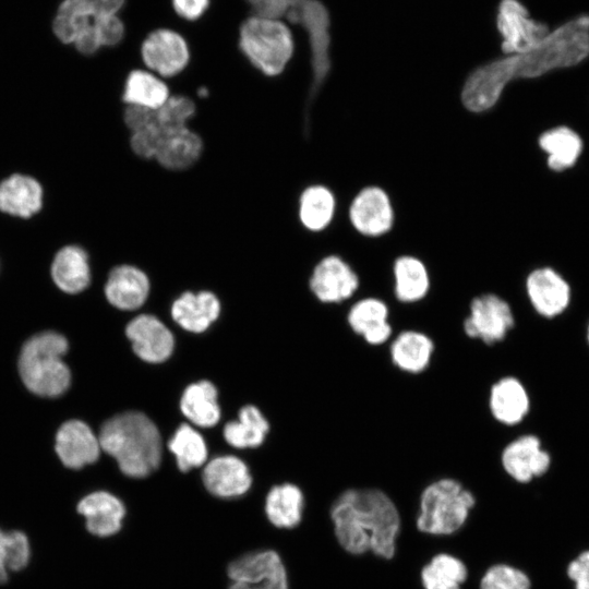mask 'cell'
Segmentation results:
<instances>
[{
  "mask_svg": "<svg viewBox=\"0 0 589 589\" xmlns=\"http://www.w3.org/2000/svg\"><path fill=\"white\" fill-rule=\"evenodd\" d=\"M589 58V15H579L553 28L533 49L500 55L474 68L460 91L464 107L473 113L493 109L506 87L575 67Z\"/></svg>",
  "mask_w": 589,
  "mask_h": 589,
  "instance_id": "obj_1",
  "label": "cell"
},
{
  "mask_svg": "<svg viewBox=\"0 0 589 589\" xmlns=\"http://www.w3.org/2000/svg\"><path fill=\"white\" fill-rule=\"evenodd\" d=\"M330 516L340 545L351 554H395L400 517L394 502L378 489H348L333 503Z\"/></svg>",
  "mask_w": 589,
  "mask_h": 589,
  "instance_id": "obj_2",
  "label": "cell"
},
{
  "mask_svg": "<svg viewBox=\"0 0 589 589\" xmlns=\"http://www.w3.org/2000/svg\"><path fill=\"white\" fill-rule=\"evenodd\" d=\"M98 441L101 449L112 456L129 477L144 478L160 464V434L153 421L141 412L112 417L103 424Z\"/></svg>",
  "mask_w": 589,
  "mask_h": 589,
  "instance_id": "obj_3",
  "label": "cell"
},
{
  "mask_svg": "<svg viewBox=\"0 0 589 589\" xmlns=\"http://www.w3.org/2000/svg\"><path fill=\"white\" fill-rule=\"evenodd\" d=\"M67 351L65 337L56 332H43L27 339L19 358L24 385L39 396L62 395L71 382L70 370L62 360Z\"/></svg>",
  "mask_w": 589,
  "mask_h": 589,
  "instance_id": "obj_4",
  "label": "cell"
},
{
  "mask_svg": "<svg viewBox=\"0 0 589 589\" xmlns=\"http://www.w3.org/2000/svg\"><path fill=\"white\" fill-rule=\"evenodd\" d=\"M239 47L250 63L266 76L281 74L293 55L291 32L280 20L253 15L240 27Z\"/></svg>",
  "mask_w": 589,
  "mask_h": 589,
  "instance_id": "obj_5",
  "label": "cell"
},
{
  "mask_svg": "<svg viewBox=\"0 0 589 589\" xmlns=\"http://www.w3.org/2000/svg\"><path fill=\"white\" fill-rule=\"evenodd\" d=\"M474 504L473 494L459 481L438 479L421 493L417 527L430 534H450L464 525Z\"/></svg>",
  "mask_w": 589,
  "mask_h": 589,
  "instance_id": "obj_6",
  "label": "cell"
},
{
  "mask_svg": "<svg viewBox=\"0 0 589 589\" xmlns=\"http://www.w3.org/2000/svg\"><path fill=\"white\" fill-rule=\"evenodd\" d=\"M500 55H518L536 48L550 26L534 19L521 0H498L495 12Z\"/></svg>",
  "mask_w": 589,
  "mask_h": 589,
  "instance_id": "obj_7",
  "label": "cell"
},
{
  "mask_svg": "<svg viewBox=\"0 0 589 589\" xmlns=\"http://www.w3.org/2000/svg\"><path fill=\"white\" fill-rule=\"evenodd\" d=\"M514 326L515 316L510 304L493 292H484L472 298L462 322L465 335L485 345L504 340Z\"/></svg>",
  "mask_w": 589,
  "mask_h": 589,
  "instance_id": "obj_8",
  "label": "cell"
},
{
  "mask_svg": "<svg viewBox=\"0 0 589 589\" xmlns=\"http://www.w3.org/2000/svg\"><path fill=\"white\" fill-rule=\"evenodd\" d=\"M123 3L124 0H63L53 19V33L64 44H73L83 34L95 35L99 41V22L117 14Z\"/></svg>",
  "mask_w": 589,
  "mask_h": 589,
  "instance_id": "obj_9",
  "label": "cell"
},
{
  "mask_svg": "<svg viewBox=\"0 0 589 589\" xmlns=\"http://www.w3.org/2000/svg\"><path fill=\"white\" fill-rule=\"evenodd\" d=\"M527 299L541 316L553 318L568 309L574 290L567 278L552 266L530 269L524 278Z\"/></svg>",
  "mask_w": 589,
  "mask_h": 589,
  "instance_id": "obj_10",
  "label": "cell"
},
{
  "mask_svg": "<svg viewBox=\"0 0 589 589\" xmlns=\"http://www.w3.org/2000/svg\"><path fill=\"white\" fill-rule=\"evenodd\" d=\"M348 217L353 229L363 237L378 238L395 224V211L387 191L380 185L362 188L351 200Z\"/></svg>",
  "mask_w": 589,
  "mask_h": 589,
  "instance_id": "obj_11",
  "label": "cell"
},
{
  "mask_svg": "<svg viewBox=\"0 0 589 589\" xmlns=\"http://www.w3.org/2000/svg\"><path fill=\"white\" fill-rule=\"evenodd\" d=\"M229 589H287V576L274 551L248 553L228 566Z\"/></svg>",
  "mask_w": 589,
  "mask_h": 589,
  "instance_id": "obj_12",
  "label": "cell"
},
{
  "mask_svg": "<svg viewBox=\"0 0 589 589\" xmlns=\"http://www.w3.org/2000/svg\"><path fill=\"white\" fill-rule=\"evenodd\" d=\"M309 286L321 302L340 303L357 292L360 279L347 261L339 255L330 254L316 263Z\"/></svg>",
  "mask_w": 589,
  "mask_h": 589,
  "instance_id": "obj_13",
  "label": "cell"
},
{
  "mask_svg": "<svg viewBox=\"0 0 589 589\" xmlns=\"http://www.w3.org/2000/svg\"><path fill=\"white\" fill-rule=\"evenodd\" d=\"M141 56L151 72L160 77L178 75L190 60L187 41L180 34L170 29L152 32L142 44Z\"/></svg>",
  "mask_w": 589,
  "mask_h": 589,
  "instance_id": "obj_14",
  "label": "cell"
},
{
  "mask_svg": "<svg viewBox=\"0 0 589 589\" xmlns=\"http://www.w3.org/2000/svg\"><path fill=\"white\" fill-rule=\"evenodd\" d=\"M501 464L509 477L527 483L549 470L551 456L538 436L525 434L506 444L501 453Z\"/></svg>",
  "mask_w": 589,
  "mask_h": 589,
  "instance_id": "obj_15",
  "label": "cell"
},
{
  "mask_svg": "<svg viewBox=\"0 0 589 589\" xmlns=\"http://www.w3.org/2000/svg\"><path fill=\"white\" fill-rule=\"evenodd\" d=\"M125 333L134 352L144 361L163 362L173 350L171 332L153 315L136 316L128 324Z\"/></svg>",
  "mask_w": 589,
  "mask_h": 589,
  "instance_id": "obj_16",
  "label": "cell"
},
{
  "mask_svg": "<svg viewBox=\"0 0 589 589\" xmlns=\"http://www.w3.org/2000/svg\"><path fill=\"white\" fill-rule=\"evenodd\" d=\"M100 444L87 424L79 420L64 422L56 435V452L68 468L80 469L95 462Z\"/></svg>",
  "mask_w": 589,
  "mask_h": 589,
  "instance_id": "obj_17",
  "label": "cell"
},
{
  "mask_svg": "<svg viewBox=\"0 0 589 589\" xmlns=\"http://www.w3.org/2000/svg\"><path fill=\"white\" fill-rule=\"evenodd\" d=\"M389 309L385 301L375 297H365L354 302L348 313L350 329L371 346L385 344L393 334L388 322Z\"/></svg>",
  "mask_w": 589,
  "mask_h": 589,
  "instance_id": "obj_18",
  "label": "cell"
},
{
  "mask_svg": "<svg viewBox=\"0 0 589 589\" xmlns=\"http://www.w3.org/2000/svg\"><path fill=\"white\" fill-rule=\"evenodd\" d=\"M204 145L202 135L185 127L164 136L154 160L167 171L190 170L201 160Z\"/></svg>",
  "mask_w": 589,
  "mask_h": 589,
  "instance_id": "obj_19",
  "label": "cell"
},
{
  "mask_svg": "<svg viewBox=\"0 0 589 589\" xmlns=\"http://www.w3.org/2000/svg\"><path fill=\"white\" fill-rule=\"evenodd\" d=\"M530 409V397L522 384L515 376H504L494 382L489 392V410L501 424L520 423Z\"/></svg>",
  "mask_w": 589,
  "mask_h": 589,
  "instance_id": "obj_20",
  "label": "cell"
},
{
  "mask_svg": "<svg viewBox=\"0 0 589 589\" xmlns=\"http://www.w3.org/2000/svg\"><path fill=\"white\" fill-rule=\"evenodd\" d=\"M203 482L214 495L223 498L244 494L252 482L247 465L235 456L211 460L203 470Z\"/></svg>",
  "mask_w": 589,
  "mask_h": 589,
  "instance_id": "obj_21",
  "label": "cell"
},
{
  "mask_svg": "<svg viewBox=\"0 0 589 589\" xmlns=\"http://www.w3.org/2000/svg\"><path fill=\"white\" fill-rule=\"evenodd\" d=\"M108 301L121 310H134L143 305L149 293V279L141 268L123 264L109 273L105 286Z\"/></svg>",
  "mask_w": 589,
  "mask_h": 589,
  "instance_id": "obj_22",
  "label": "cell"
},
{
  "mask_svg": "<svg viewBox=\"0 0 589 589\" xmlns=\"http://www.w3.org/2000/svg\"><path fill=\"white\" fill-rule=\"evenodd\" d=\"M77 512L84 516L87 530L97 537H109L118 532L125 514L122 502L105 491L83 497L77 504Z\"/></svg>",
  "mask_w": 589,
  "mask_h": 589,
  "instance_id": "obj_23",
  "label": "cell"
},
{
  "mask_svg": "<svg viewBox=\"0 0 589 589\" xmlns=\"http://www.w3.org/2000/svg\"><path fill=\"white\" fill-rule=\"evenodd\" d=\"M537 143L545 155L546 167L553 172L573 168L584 149L581 136L567 125H556L543 131Z\"/></svg>",
  "mask_w": 589,
  "mask_h": 589,
  "instance_id": "obj_24",
  "label": "cell"
},
{
  "mask_svg": "<svg viewBox=\"0 0 589 589\" xmlns=\"http://www.w3.org/2000/svg\"><path fill=\"white\" fill-rule=\"evenodd\" d=\"M435 345L430 336L416 329L396 335L389 345L392 363L402 372L419 374L431 363Z\"/></svg>",
  "mask_w": 589,
  "mask_h": 589,
  "instance_id": "obj_25",
  "label": "cell"
},
{
  "mask_svg": "<svg viewBox=\"0 0 589 589\" xmlns=\"http://www.w3.org/2000/svg\"><path fill=\"white\" fill-rule=\"evenodd\" d=\"M43 206L39 182L26 175H12L0 182V211L28 218Z\"/></svg>",
  "mask_w": 589,
  "mask_h": 589,
  "instance_id": "obj_26",
  "label": "cell"
},
{
  "mask_svg": "<svg viewBox=\"0 0 589 589\" xmlns=\"http://www.w3.org/2000/svg\"><path fill=\"white\" fill-rule=\"evenodd\" d=\"M219 311L220 303L211 291H187L175 300L171 308L173 320L193 333L204 332L218 317Z\"/></svg>",
  "mask_w": 589,
  "mask_h": 589,
  "instance_id": "obj_27",
  "label": "cell"
},
{
  "mask_svg": "<svg viewBox=\"0 0 589 589\" xmlns=\"http://www.w3.org/2000/svg\"><path fill=\"white\" fill-rule=\"evenodd\" d=\"M394 294L399 302L414 303L424 299L431 287L425 263L410 254L398 256L393 264Z\"/></svg>",
  "mask_w": 589,
  "mask_h": 589,
  "instance_id": "obj_28",
  "label": "cell"
},
{
  "mask_svg": "<svg viewBox=\"0 0 589 589\" xmlns=\"http://www.w3.org/2000/svg\"><path fill=\"white\" fill-rule=\"evenodd\" d=\"M336 207L332 189L321 183L310 184L299 195L298 218L308 231L321 232L333 223Z\"/></svg>",
  "mask_w": 589,
  "mask_h": 589,
  "instance_id": "obj_29",
  "label": "cell"
},
{
  "mask_svg": "<svg viewBox=\"0 0 589 589\" xmlns=\"http://www.w3.org/2000/svg\"><path fill=\"white\" fill-rule=\"evenodd\" d=\"M55 284L64 292L77 293L87 288L91 281L88 255L79 245L62 248L51 265Z\"/></svg>",
  "mask_w": 589,
  "mask_h": 589,
  "instance_id": "obj_30",
  "label": "cell"
},
{
  "mask_svg": "<svg viewBox=\"0 0 589 589\" xmlns=\"http://www.w3.org/2000/svg\"><path fill=\"white\" fill-rule=\"evenodd\" d=\"M166 82L157 74L136 69L132 70L124 82L122 101L125 106H140L156 110L170 97Z\"/></svg>",
  "mask_w": 589,
  "mask_h": 589,
  "instance_id": "obj_31",
  "label": "cell"
},
{
  "mask_svg": "<svg viewBox=\"0 0 589 589\" xmlns=\"http://www.w3.org/2000/svg\"><path fill=\"white\" fill-rule=\"evenodd\" d=\"M180 408L192 423L202 428L215 425L220 418L217 389L208 381L188 386L182 395Z\"/></svg>",
  "mask_w": 589,
  "mask_h": 589,
  "instance_id": "obj_32",
  "label": "cell"
},
{
  "mask_svg": "<svg viewBox=\"0 0 589 589\" xmlns=\"http://www.w3.org/2000/svg\"><path fill=\"white\" fill-rule=\"evenodd\" d=\"M304 498L301 490L290 483L274 486L266 497V515L279 528H293L300 520Z\"/></svg>",
  "mask_w": 589,
  "mask_h": 589,
  "instance_id": "obj_33",
  "label": "cell"
},
{
  "mask_svg": "<svg viewBox=\"0 0 589 589\" xmlns=\"http://www.w3.org/2000/svg\"><path fill=\"white\" fill-rule=\"evenodd\" d=\"M268 431V423L254 406H245L239 412V420L229 422L224 428L227 443L237 448L261 445Z\"/></svg>",
  "mask_w": 589,
  "mask_h": 589,
  "instance_id": "obj_34",
  "label": "cell"
},
{
  "mask_svg": "<svg viewBox=\"0 0 589 589\" xmlns=\"http://www.w3.org/2000/svg\"><path fill=\"white\" fill-rule=\"evenodd\" d=\"M466 578L465 564L445 553L435 555L421 572L424 589H460Z\"/></svg>",
  "mask_w": 589,
  "mask_h": 589,
  "instance_id": "obj_35",
  "label": "cell"
},
{
  "mask_svg": "<svg viewBox=\"0 0 589 589\" xmlns=\"http://www.w3.org/2000/svg\"><path fill=\"white\" fill-rule=\"evenodd\" d=\"M168 447L183 472L202 466L207 458V448L202 435L189 424H181L178 428Z\"/></svg>",
  "mask_w": 589,
  "mask_h": 589,
  "instance_id": "obj_36",
  "label": "cell"
},
{
  "mask_svg": "<svg viewBox=\"0 0 589 589\" xmlns=\"http://www.w3.org/2000/svg\"><path fill=\"white\" fill-rule=\"evenodd\" d=\"M197 107L195 101L187 95H170L168 100L156 109V121L166 134L190 127L195 117Z\"/></svg>",
  "mask_w": 589,
  "mask_h": 589,
  "instance_id": "obj_37",
  "label": "cell"
},
{
  "mask_svg": "<svg viewBox=\"0 0 589 589\" xmlns=\"http://www.w3.org/2000/svg\"><path fill=\"white\" fill-rule=\"evenodd\" d=\"M481 589H529L528 576L506 564H497L490 567L480 582Z\"/></svg>",
  "mask_w": 589,
  "mask_h": 589,
  "instance_id": "obj_38",
  "label": "cell"
},
{
  "mask_svg": "<svg viewBox=\"0 0 589 589\" xmlns=\"http://www.w3.org/2000/svg\"><path fill=\"white\" fill-rule=\"evenodd\" d=\"M165 133L157 121L152 124L131 132L129 145L132 153L142 160H154Z\"/></svg>",
  "mask_w": 589,
  "mask_h": 589,
  "instance_id": "obj_39",
  "label": "cell"
},
{
  "mask_svg": "<svg viewBox=\"0 0 589 589\" xmlns=\"http://www.w3.org/2000/svg\"><path fill=\"white\" fill-rule=\"evenodd\" d=\"M8 545L9 572L23 569L31 557V545L27 536L20 530L5 532Z\"/></svg>",
  "mask_w": 589,
  "mask_h": 589,
  "instance_id": "obj_40",
  "label": "cell"
},
{
  "mask_svg": "<svg viewBox=\"0 0 589 589\" xmlns=\"http://www.w3.org/2000/svg\"><path fill=\"white\" fill-rule=\"evenodd\" d=\"M155 120L156 110L153 109L140 106H125L123 111V122L130 133L152 124Z\"/></svg>",
  "mask_w": 589,
  "mask_h": 589,
  "instance_id": "obj_41",
  "label": "cell"
},
{
  "mask_svg": "<svg viewBox=\"0 0 589 589\" xmlns=\"http://www.w3.org/2000/svg\"><path fill=\"white\" fill-rule=\"evenodd\" d=\"M576 589H589V551L582 552L567 568Z\"/></svg>",
  "mask_w": 589,
  "mask_h": 589,
  "instance_id": "obj_42",
  "label": "cell"
},
{
  "mask_svg": "<svg viewBox=\"0 0 589 589\" xmlns=\"http://www.w3.org/2000/svg\"><path fill=\"white\" fill-rule=\"evenodd\" d=\"M254 15L280 20L283 17L287 0H247Z\"/></svg>",
  "mask_w": 589,
  "mask_h": 589,
  "instance_id": "obj_43",
  "label": "cell"
},
{
  "mask_svg": "<svg viewBox=\"0 0 589 589\" xmlns=\"http://www.w3.org/2000/svg\"><path fill=\"white\" fill-rule=\"evenodd\" d=\"M175 11L183 19H199L209 5V0H172Z\"/></svg>",
  "mask_w": 589,
  "mask_h": 589,
  "instance_id": "obj_44",
  "label": "cell"
},
{
  "mask_svg": "<svg viewBox=\"0 0 589 589\" xmlns=\"http://www.w3.org/2000/svg\"><path fill=\"white\" fill-rule=\"evenodd\" d=\"M9 568H8V545L5 531L0 529V584H3L8 580Z\"/></svg>",
  "mask_w": 589,
  "mask_h": 589,
  "instance_id": "obj_45",
  "label": "cell"
},
{
  "mask_svg": "<svg viewBox=\"0 0 589 589\" xmlns=\"http://www.w3.org/2000/svg\"><path fill=\"white\" fill-rule=\"evenodd\" d=\"M587 340H588V344H589V325H588V328H587Z\"/></svg>",
  "mask_w": 589,
  "mask_h": 589,
  "instance_id": "obj_46",
  "label": "cell"
}]
</instances>
